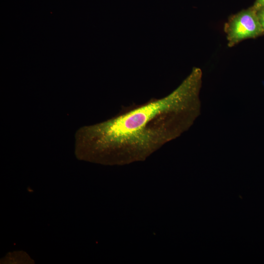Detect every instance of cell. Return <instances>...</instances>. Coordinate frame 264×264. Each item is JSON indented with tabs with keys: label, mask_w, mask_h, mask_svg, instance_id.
Returning <instances> with one entry per match:
<instances>
[{
	"label": "cell",
	"mask_w": 264,
	"mask_h": 264,
	"mask_svg": "<svg viewBox=\"0 0 264 264\" xmlns=\"http://www.w3.org/2000/svg\"><path fill=\"white\" fill-rule=\"evenodd\" d=\"M256 10H257L258 18L264 33V6Z\"/></svg>",
	"instance_id": "obj_3"
},
{
	"label": "cell",
	"mask_w": 264,
	"mask_h": 264,
	"mask_svg": "<svg viewBox=\"0 0 264 264\" xmlns=\"http://www.w3.org/2000/svg\"><path fill=\"white\" fill-rule=\"evenodd\" d=\"M201 77V72L193 70L167 96L80 128L75 134L77 156L111 165L145 160L193 125L200 113Z\"/></svg>",
	"instance_id": "obj_1"
},
{
	"label": "cell",
	"mask_w": 264,
	"mask_h": 264,
	"mask_svg": "<svg viewBox=\"0 0 264 264\" xmlns=\"http://www.w3.org/2000/svg\"><path fill=\"white\" fill-rule=\"evenodd\" d=\"M224 31L229 47L243 40L257 37L264 33L257 10L253 7L231 16L225 24Z\"/></svg>",
	"instance_id": "obj_2"
},
{
	"label": "cell",
	"mask_w": 264,
	"mask_h": 264,
	"mask_svg": "<svg viewBox=\"0 0 264 264\" xmlns=\"http://www.w3.org/2000/svg\"><path fill=\"white\" fill-rule=\"evenodd\" d=\"M263 6H264V0H256L253 7L258 9Z\"/></svg>",
	"instance_id": "obj_4"
}]
</instances>
